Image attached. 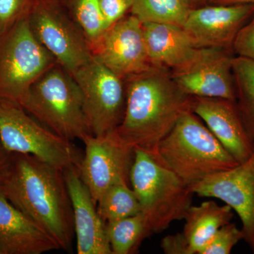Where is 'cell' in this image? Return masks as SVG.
Listing matches in <instances>:
<instances>
[{
  "label": "cell",
  "instance_id": "f546056e",
  "mask_svg": "<svg viewBox=\"0 0 254 254\" xmlns=\"http://www.w3.org/2000/svg\"><path fill=\"white\" fill-rule=\"evenodd\" d=\"M13 153L7 151L0 141V183L9 172Z\"/></svg>",
  "mask_w": 254,
  "mask_h": 254
},
{
  "label": "cell",
  "instance_id": "3957f363",
  "mask_svg": "<svg viewBox=\"0 0 254 254\" xmlns=\"http://www.w3.org/2000/svg\"><path fill=\"white\" fill-rule=\"evenodd\" d=\"M150 155L189 187L240 164L189 108Z\"/></svg>",
  "mask_w": 254,
  "mask_h": 254
},
{
  "label": "cell",
  "instance_id": "8992f818",
  "mask_svg": "<svg viewBox=\"0 0 254 254\" xmlns=\"http://www.w3.org/2000/svg\"><path fill=\"white\" fill-rule=\"evenodd\" d=\"M0 141L11 153L33 155L65 170L81 167L83 153L40 123L22 105L0 98Z\"/></svg>",
  "mask_w": 254,
  "mask_h": 254
},
{
  "label": "cell",
  "instance_id": "4316f807",
  "mask_svg": "<svg viewBox=\"0 0 254 254\" xmlns=\"http://www.w3.org/2000/svg\"><path fill=\"white\" fill-rule=\"evenodd\" d=\"M233 53L254 61V14L243 26L234 41Z\"/></svg>",
  "mask_w": 254,
  "mask_h": 254
},
{
  "label": "cell",
  "instance_id": "7a4b0ae2",
  "mask_svg": "<svg viewBox=\"0 0 254 254\" xmlns=\"http://www.w3.org/2000/svg\"><path fill=\"white\" fill-rule=\"evenodd\" d=\"M125 81V115L114 131L127 146L151 154L189 108L190 96L165 68L154 67Z\"/></svg>",
  "mask_w": 254,
  "mask_h": 254
},
{
  "label": "cell",
  "instance_id": "277c9868",
  "mask_svg": "<svg viewBox=\"0 0 254 254\" xmlns=\"http://www.w3.org/2000/svg\"><path fill=\"white\" fill-rule=\"evenodd\" d=\"M20 104L40 123L68 141H82L91 134L81 89L72 75L58 63L33 83Z\"/></svg>",
  "mask_w": 254,
  "mask_h": 254
},
{
  "label": "cell",
  "instance_id": "52a82bcc",
  "mask_svg": "<svg viewBox=\"0 0 254 254\" xmlns=\"http://www.w3.org/2000/svg\"><path fill=\"white\" fill-rule=\"evenodd\" d=\"M36 39L28 18L0 36V98L20 102L32 85L56 64Z\"/></svg>",
  "mask_w": 254,
  "mask_h": 254
},
{
  "label": "cell",
  "instance_id": "30bf717a",
  "mask_svg": "<svg viewBox=\"0 0 254 254\" xmlns=\"http://www.w3.org/2000/svg\"><path fill=\"white\" fill-rule=\"evenodd\" d=\"M80 174L92 198L97 202L105 190L120 183H130L134 150L119 139L115 131L87 135Z\"/></svg>",
  "mask_w": 254,
  "mask_h": 254
},
{
  "label": "cell",
  "instance_id": "d4e9b609",
  "mask_svg": "<svg viewBox=\"0 0 254 254\" xmlns=\"http://www.w3.org/2000/svg\"><path fill=\"white\" fill-rule=\"evenodd\" d=\"M38 0H0V36L28 18Z\"/></svg>",
  "mask_w": 254,
  "mask_h": 254
},
{
  "label": "cell",
  "instance_id": "cb8c5ba5",
  "mask_svg": "<svg viewBox=\"0 0 254 254\" xmlns=\"http://www.w3.org/2000/svg\"><path fill=\"white\" fill-rule=\"evenodd\" d=\"M97 210L106 223L141 211L138 198L128 183L117 184L105 190L97 202Z\"/></svg>",
  "mask_w": 254,
  "mask_h": 254
},
{
  "label": "cell",
  "instance_id": "e0dca14e",
  "mask_svg": "<svg viewBox=\"0 0 254 254\" xmlns=\"http://www.w3.org/2000/svg\"><path fill=\"white\" fill-rule=\"evenodd\" d=\"M58 250V242L0 190V254H42Z\"/></svg>",
  "mask_w": 254,
  "mask_h": 254
},
{
  "label": "cell",
  "instance_id": "ffe728a7",
  "mask_svg": "<svg viewBox=\"0 0 254 254\" xmlns=\"http://www.w3.org/2000/svg\"><path fill=\"white\" fill-rule=\"evenodd\" d=\"M106 230L113 254L135 253L141 242L151 235L142 213L107 222Z\"/></svg>",
  "mask_w": 254,
  "mask_h": 254
},
{
  "label": "cell",
  "instance_id": "ac0fdd59",
  "mask_svg": "<svg viewBox=\"0 0 254 254\" xmlns=\"http://www.w3.org/2000/svg\"><path fill=\"white\" fill-rule=\"evenodd\" d=\"M148 58L156 67L170 71L185 67L203 54L182 26L163 23H142Z\"/></svg>",
  "mask_w": 254,
  "mask_h": 254
},
{
  "label": "cell",
  "instance_id": "1f68e13d",
  "mask_svg": "<svg viewBox=\"0 0 254 254\" xmlns=\"http://www.w3.org/2000/svg\"><path fill=\"white\" fill-rule=\"evenodd\" d=\"M193 8L204 6L207 4V0H189Z\"/></svg>",
  "mask_w": 254,
  "mask_h": 254
},
{
  "label": "cell",
  "instance_id": "ba28073f",
  "mask_svg": "<svg viewBox=\"0 0 254 254\" xmlns=\"http://www.w3.org/2000/svg\"><path fill=\"white\" fill-rule=\"evenodd\" d=\"M71 75L81 89L91 134L100 136L115 131L125 115V79L95 56Z\"/></svg>",
  "mask_w": 254,
  "mask_h": 254
},
{
  "label": "cell",
  "instance_id": "6da1fadb",
  "mask_svg": "<svg viewBox=\"0 0 254 254\" xmlns=\"http://www.w3.org/2000/svg\"><path fill=\"white\" fill-rule=\"evenodd\" d=\"M5 196L68 251L75 237L71 198L64 172L33 155L13 153L0 183Z\"/></svg>",
  "mask_w": 254,
  "mask_h": 254
},
{
  "label": "cell",
  "instance_id": "d6a6232c",
  "mask_svg": "<svg viewBox=\"0 0 254 254\" xmlns=\"http://www.w3.org/2000/svg\"><path fill=\"white\" fill-rule=\"evenodd\" d=\"M55 1H59V2H63V1H65V0H55Z\"/></svg>",
  "mask_w": 254,
  "mask_h": 254
},
{
  "label": "cell",
  "instance_id": "484cf974",
  "mask_svg": "<svg viewBox=\"0 0 254 254\" xmlns=\"http://www.w3.org/2000/svg\"><path fill=\"white\" fill-rule=\"evenodd\" d=\"M244 240L242 229L230 222L219 229L198 254H229L235 245Z\"/></svg>",
  "mask_w": 254,
  "mask_h": 254
},
{
  "label": "cell",
  "instance_id": "5b68a950",
  "mask_svg": "<svg viewBox=\"0 0 254 254\" xmlns=\"http://www.w3.org/2000/svg\"><path fill=\"white\" fill-rule=\"evenodd\" d=\"M129 182L144 215L150 235L166 230L185 219L193 194L190 187L145 151L134 150Z\"/></svg>",
  "mask_w": 254,
  "mask_h": 254
},
{
  "label": "cell",
  "instance_id": "836d02e7",
  "mask_svg": "<svg viewBox=\"0 0 254 254\" xmlns=\"http://www.w3.org/2000/svg\"><path fill=\"white\" fill-rule=\"evenodd\" d=\"M41 1H44V0H41Z\"/></svg>",
  "mask_w": 254,
  "mask_h": 254
},
{
  "label": "cell",
  "instance_id": "9c48e42d",
  "mask_svg": "<svg viewBox=\"0 0 254 254\" xmlns=\"http://www.w3.org/2000/svg\"><path fill=\"white\" fill-rule=\"evenodd\" d=\"M28 18L36 39L71 74L93 58L86 38L58 1L38 0Z\"/></svg>",
  "mask_w": 254,
  "mask_h": 254
},
{
  "label": "cell",
  "instance_id": "44dd1931",
  "mask_svg": "<svg viewBox=\"0 0 254 254\" xmlns=\"http://www.w3.org/2000/svg\"><path fill=\"white\" fill-rule=\"evenodd\" d=\"M192 8L189 0H133L130 12L141 23L183 26Z\"/></svg>",
  "mask_w": 254,
  "mask_h": 254
},
{
  "label": "cell",
  "instance_id": "5bb4252c",
  "mask_svg": "<svg viewBox=\"0 0 254 254\" xmlns=\"http://www.w3.org/2000/svg\"><path fill=\"white\" fill-rule=\"evenodd\" d=\"M254 14V4H206L192 8L182 27L200 48L232 50L241 28Z\"/></svg>",
  "mask_w": 254,
  "mask_h": 254
},
{
  "label": "cell",
  "instance_id": "8fae6325",
  "mask_svg": "<svg viewBox=\"0 0 254 254\" xmlns=\"http://www.w3.org/2000/svg\"><path fill=\"white\" fill-rule=\"evenodd\" d=\"M193 194L216 198L235 210L245 240L254 253V152L245 163L190 185Z\"/></svg>",
  "mask_w": 254,
  "mask_h": 254
},
{
  "label": "cell",
  "instance_id": "7402d4cb",
  "mask_svg": "<svg viewBox=\"0 0 254 254\" xmlns=\"http://www.w3.org/2000/svg\"><path fill=\"white\" fill-rule=\"evenodd\" d=\"M232 69L236 87L237 108L254 141V61L235 56Z\"/></svg>",
  "mask_w": 254,
  "mask_h": 254
},
{
  "label": "cell",
  "instance_id": "9a60e30c",
  "mask_svg": "<svg viewBox=\"0 0 254 254\" xmlns=\"http://www.w3.org/2000/svg\"><path fill=\"white\" fill-rule=\"evenodd\" d=\"M189 108L201 119L237 163H245L253 155L254 141L246 128L236 101L190 96Z\"/></svg>",
  "mask_w": 254,
  "mask_h": 254
},
{
  "label": "cell",
  "instance_id": "603a6c76",
  "mask_svg": "<svg viewBox=\"0 0 254 254\" xmlns=\"http://www.w3.org/2000/svg\"><path fill=\"white\" fill-rule=\"evenodd\" d=\"M60 3L81 30L93 52L108 30L98 0H65Z\"/></svg>",
  "mask_w": 254,
  "mask_h": 254
},
{
  "label": "cell",
  "instance_id": "f1b7e54d",
  "mask_svg": "<svg viewBox=\"0 0 254 254\" xmlns=\"http://www.w3.org/2000/svg\"><path fill=\"white\" fill-rule=\"evenodd\" d=\"M162 250L167 254H190L189 246L183 233L169 235L161 242Z\"/></svg>",
  "mask_w": 254,
  "mask_h": 254
},
{
  "label": "cell",
  "instance_id": "4dcf8cb0",
  "mask_svg": "<svg viewBox=\"0 0 254 254\" xmlns=\"http://www.w3.org/2000/svg\"><path fill=\"white\" fill-rule=\"evenodd\" d=\"M254 4V0H207V4L233 5Z\"/></svg>",
  "mask_w": 254,
  "mask_h": 254
},
{
  "label": "cell",
  "instance_id": "7c38bea8",
  "mask_svg": "<svg viewBox=\"0 0 254 254\" xmlns=\"http://www.w3.org/2000/svg\"><path fill=\"white\" fill-rule=\"evenodd\" d=\"M93 54L123 79L156 67L148 58L142 23L132 14L105 31Z\"/></svg>",
  "mask_w": 254,
  "mask_h": 254
},
{
  "label": "cell",
  "instance_id": "4fadbf2b",
  "mask_svg": "<svg viewBox=\"0 0 254 254\" xmlns=\"http://www.w3.org/2000/svg\"><path fill=\"white\" fill-rule=\"evenodd\" d=\"M232 50L205 48L194 62L171 71L174 81L189 96L236 101Z\"/></svg>",
  "mask_w": 254,
  "mask_h": 254
},
{
  "label": "cell",
  "instance_id": "83f0119b",
  "mask_svg": "<svg viewBox=\"0 0 254 254\" xmlns=\"http://www.w3.org/2000/svg\"><path fill=\"white\" fill-rule=\"evenodd\" d=\"M107 28L120 21L131 10L133 0H98Z\"/></svg>",
  "mask_w": 254,
  "mask_h": 254
},
{
  "label": "cell",
  "instance_id": "d6986e66",
  "mask_svg": "<svg viewBox=\"0 0 254 254\" xmlns=\"http://www.w3.org/2000/svg\"><path fill=\"white\" fill-rule=\"evenodd\" d=\"M233 210L229 205L220 206L213 200L199 205H190L185 219L184 236L190 254H198L220 227L231 222Z\"/></svg>",
  "mask_w": 254,
  "mask_h": 254
},
{
  "label": "cell",
  "instance_id": "2e32d148",
  "mask_svg": "<svg viewBox=\"0 0 254 254\" xmlns=\"http://www.w3.org/2000/svg\"><path fill=\"white\" fill-rule=\"evenodd\" d=\"M73 213L78 254H113L106 222L99 215L79 168L64 170Z\"/></svg>",
  "mask_w": 254,
  "mask_h": 254
}]
</instances>
